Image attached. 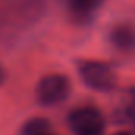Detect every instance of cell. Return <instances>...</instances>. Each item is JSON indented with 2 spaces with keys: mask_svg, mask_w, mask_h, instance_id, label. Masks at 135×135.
Wrapping results in <instances>:
<instances>
[{
  "mask_svg": "<svg viewBox=\"0 0 135 135\" xmlns=\"http://www.w3.org/2000/svg\"><path fill=\"white\" fill-rule=\"evenodd\" d=\"M70 92H72L70 78L59 72H51L43 75L35 86V99L43 107H56L65 102L69 99Z\"/></svg>",
  "mask_w": 135,
  "mask_h": 135,
  "instance_id": "cell-2",
  "label": "cell"
},
{
  "mask_svg": "<svg viewBox=\"0 0 135 135\" xmlns=\"http://www.w3.org/2000/svg\"><path fill=\"white\" fill-rule=\"evenodd\" d=\"M110 41L121 52L135 51V26L132 22L122 21L110 29Z\"/></svg>",
  "mask_w": 135,
  "mask_h": 135,
  "instance_id": "cell-4",
  "label": "cell"
},
{
  "mask_svg": "<svg viewBox=\"0 0 135 135\" xmlns=\"http://www.w3.org/2000/svg\"><path fill=\"white\" fill-rule=\"evenodd\" d=\"M52 130V124L48 118L32 116L21 126V135H41Z\"/></svg>",
  "mask_w": 135,
  "mask_h": 135,
  "instance_id": "cell-5",
  "label": "cell"
},
{
  "mask_svg": "<svg viewBox=\"0 0 135 135\" xmlns=\"http://www.w3.org/2000/svg\"><path fill=\"white\" fill-rule=\"evenodd\" d=\"M76 70L81 81L88 88L97 92H108L116 88V83H118L116 72L105 60L81 59L76 62Z\"/></svg>",
  "mask_w": 135,
  "mask_h": 135,
  "instance_id": "cell-1",
  "label": "cell"
},
{
  "mask_svg": "<svg viewBox=\"0 0 135 135\" xmlns=\"http://www.w3.org/2000/svg\"><path fill=\"white\" fill-rule=\"evenodd\" d=\"M41 135H56V133H54V132L51 130V132H46V133H41Z\"/></svg>",
  "mask_w": 135,
  "mask_h": 135,
  "instance_id": "cell-9",
  "label": "cell"
},
{
  "mask_svg": "<svg viewBox=\"0 0 135 135\" xmlns=\"http://www.w3.org/2000/svg\"><path fill=\"white\" fill-rule=\"evenodd\" d=\"M114 135H133V133L129 132V130H119V132H116Z\"/></svg>",
  "mask_w": 135,
  "mask_h": 135,
  "instance_id": "cell-8",
  "label": "cell"
},
{
  "mask_svg": "<svg viewBox=\"0 0 135 135\" xmlns=\"http://www.w3.org/2000/svg\"><path fill=\"white\" fill-rule=\"evenodd\" d=\"M69 3L78 15H89L102 3V0H69Z\"/></svg>",
  "mask_w": 135,
  "mask_h": 135,
  "instance_id": "cell-6",
  "label": "cell"
},
{
  "mask_svg": "<svg viewBox=\"0 0 135 135\" xmlns=\"http://www.w3.org/2000/svg\"><path fill=\"white\" fill-rule=\"evenodd\" d=\"M7 80V70H5V67L0 64V86H2Z\"/></svg>",
  "mask_w": 135,
  "mask_h": 135,
  "instance_id": "cell-7",
  "label": "cell"
},
{
  "mask_svg": "<svg viewBox=\"0 0 135 135\" xmlns=\"http://www.w3.org/2000/svg\"><path fill=\"white\" fill-rule=\"evenodd\" d=\"M67 121L75 135H103L107 126L100 108L91 103L78 105L70 110Z\"/></svg>",
  "mask_w": 135,
  "mask_h": 135,
  "instance_id": "cell-3",
  "label": "cell"
},
{
  "mask_svg": "<svg viewBox=\"0 0 135 135\" xmlns=\"http://www.w3.org/2000/svg\"><path fill=\"white\" fill-rule=\"evenodd\" d=\"M133 122H135V116H133Z\"/></svg>",
  "mask_w": 135,
  "mask_h": 135,
  "instance_id": "cell-10",
  "label": "cell"
}]
</instances>
